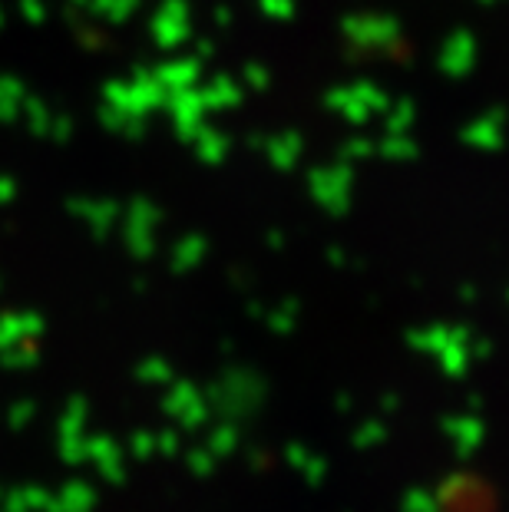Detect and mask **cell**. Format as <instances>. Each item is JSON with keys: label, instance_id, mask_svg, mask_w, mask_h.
<instances>
[]
</instances>
